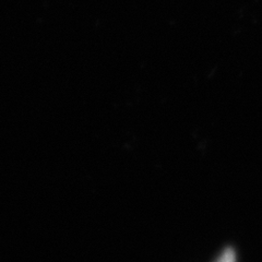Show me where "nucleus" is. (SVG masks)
Here are the masks:
<instances>
[{"mask_svg": "<svg viewBox=\"0 0 262 262\" xmlns=\"http://www.w3.org/2000/svg\"><path fill=\"white\" fill-rule=\"evenodd\" d=\"M217 262H235V253L232 249H226Z\"/></svg>", "mask_w": 262, "mask_h": 262, "instance_id": "nucleus-1", "label": "nucleus"}]
</instances>
